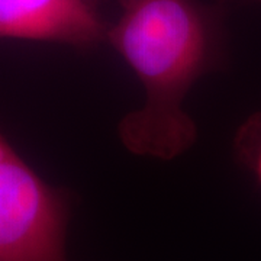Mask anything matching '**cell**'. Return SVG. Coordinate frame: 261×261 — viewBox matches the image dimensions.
Listing matches in <instances>:
<instances>
[{
  "label": "cell",
  "instance_id": "6da1fadb",
  "mask_svg": "<svg viewBox=\"0 0 261 261\" xmlns=\"http://www.w3.org/2000/svg\"><path fill=\"white\" fill-rule=\"evenodd\" d=\"M106 41L129 65L145 92L140 111L119 123L130 152L171 160L196 140L183 102L192 86L224 64L219 19L199 0H121Z\"/></svg>",
  "mask_w": 261,
  "mask_h": 261
},
{
  "label": "cell",
  "instance_id": "7a4b0ae2",
  "mask_svg": "<svg viewBox=\"0 0 261 261\" xmlns=\"http://www.w3.org/2000/svg\"><path fill=\"white\" fill-rule=\"evenodd\" d=\"M67 192L51 186L0 132V261H67Z\"/></svg>",
  "mask_w": 261,
  "mask_h": 261
},
{
  "label": "cell",
  "instance_id": "3957f363",
  "mask_svg": "<svg viewBox=\"0 0 261 261\" xmlns=\"http://www.w3.org/2000/svg\"><path fill=\"white\" fill-rule=\"evenodd\" d=\"M108 27L93 0H0V39L93 48Z\"/></svg>",
  "mask_w": 261,
  "mask_h": 261
},
{
  "label": "cell",
  "instance_id": "277c9868",
  "mask_svg": "<svg viewBox=\"0 0 261 261\" xmlns=\"http://www.w3.org/2000/svg\"><path fill=\"white\" fill-rule=\"evenodd\" d=\"M233 152L261 189V112L254 113L241 125L233 140Z\"/></svg>",
  "mask_w": 261,
  "mask_h": 261
}]
</instances>
